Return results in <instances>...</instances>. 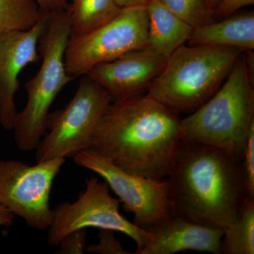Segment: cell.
<instances>
[{
	"mask_svg": "<svg viewBox=\"0 0 254 254\" xmlns=\"http://www.w3.org/2000/svg\"><path fill=\"white\" fill-rule=\"evenodd\" d=\"M183 138L180 115L146 93L112 102L91 148L125 171L163 180Z\"/></svg>",
	"mask_w": 254,
	"mask_h": 254,
	"instance_id": "1",
	"label": "cell"
},
{
	"mask_svg": "<svg viewBox=\"0 0 254 254\" xmlns=\"http://www.w3.org/2000/svg\"><path fill=\"white\" fill-rule=\"evenodd\" d=\"M168 178L173 215L223 230L249 197L240 158L185 138Z\"/></svg>",
	"mask_w": 254,
	"mask_h": 254,
	"instance_id": "2",
	"label": "cell"
},
{
	"mask_svg": "<svg viewBox=\"0 0 254 254\" xmlns=\"http://www.w3.org/2000/svg\"><path fill=\"white\" fill-rule=\"evenodd\" d=\"M253 75L243 52L216 93L182 119L184 138L221 148L242 159L254 123Z\"/></svg>",
	"mask_w": 254,
	"mask_h": 254,
	"instance_id": "3",
	"label": "cell"
},
{
	"mask_svg": "<svg viewBox=\"0 0 254 254\" xmlns=\"http://www.w3.org/2000/svg\"><path fill=\"white\" fill-rule=\"evenodd\" d=\"M243 52L184 45L167 60L146 93L178 115L193 113L216 93Z\"/></svg>",
	"mask_w": 254,
	"mask_h": 254,
	"instance_id": "4",
	"label": "cell"
},
{
	"mask_svg": "<svg viewBox=\"0 0 254 254\" xmlns=\"http://www.w3.org/2000/svg\"><path fill=\"white\" fill-rule=\"evenodd\" d=\"M70 38L67 11H48L38 51L42 64L36 74L26 83L27 102L18 112L14 128V141L21 151L36 150L47 133L50 110L60 91L73 78L65 67L64 56Z\"/></svg>",
	"mask_w": 254,
	"mask_h": 254,
	"instance_id": "5",
	"label": "cell"
},
{
	"mask_svg": "<svg viewBox=\"0 0 254 254\" xmlns=\"http://www.w3.org/2000/svg\"><path fill=\"white\" fill-rule=\"evenodd\" d=\"M63 109L50 113L46 133L36 148L37 162L69 158L91 148L100 119L113 102L106 90L87 74Z\"/></svg>",
	"mask_w": 254,
	"mask_h": 254,
	"instance_id": "6",
	"label": "cell"
},
{
	"mask_svg": "<svg viewBox=\"0 0 254 254\" xmlns=\"http://www.w3.org/2000/svg\"><path fill=\"white\" fill-rule=\"evenodd\" d=\"M148 23L147 6L124 8L101 27L69 39L64 56L68 76H83L95 65L147 48Z\"/></svg>",
	"mask_w": 254,
	"mask_h": 254,
	"instance_id": "7",
	"label": "cell"
},
{
	"mask_svg": "<svg viewBox=\"0 0 254 254\" xmlns=\"http://www.w3.org/2000/svg\"><path fill=\"white\" fill-rule=\"evenodd\" d=\"M120 200L110 193L107 182L98 177L86 180V190L73 203L64 202L53 209L47 242L58 247L69 232L87 227L122 232L134 241L138 252L151 238L152 233L128 221L120 212Z\"/></svg>",
	"mask_w": 254,
	"mask_h": 254,
	"instance_id": "8",
	"label": "cell"
},
{
	"mask_svg": "<svg viewBox=\"0 0 254 254\" xmlns=\"http://www.w3.org/2000/svg\"><path fill=\"white\" fill-rule=\"evenodd\" d=\"M73 160L107 182L125 210L133 214L137 226L149 231L173 215L168 180H152L128 173L91 148L78 152Z\"/></svg>",
	"mask_w": 254,
	"mask_h": 254,
	"instance_id": "9",
	"label": "cell"
},
{
	"mask_svg": "<svg viewBox=\"0 0 254 254\" xmlns=\"http://www.w3.org/2000/svg\"><path fill=\"white\" fill-rule=\"evenodd\" d=\"M65 163L58 158L29 165L0 160V205L35 230H48L53 220L50 197L54 180Z\"/></svg>",
	"mask_w": 254,
	"mask_h": 254,
	"instance_id": "10",
	"label": "cell"
},
{
	"mask_svg": "<svg viewBox=\"0 0 254 254\" xmlns=\"http://www.w3.org/2000/svg\"><path fill=\"white\" fill-rule=\"evenodd\" d=\"M48 11L30 29L0 34V124L12 130L17 117L15 96L19 88L20 73L39 59L40 38L46 28Z\"/></svg>",
	"mask_w": 254,
	"mask_h": 254,
	"instance_id": "11",
	"label": "cell"
},
{
	"mask_svg": "<svg viewBox=\"0 0 254 254\" xmlns=\"http://www.w3.org/2000/svg\"><path fill=\"white\" fill-rule=\"evenodd\" d=\"M166 63L165 58L145 48L95 65L86 74L117 101L147 92Z\"/></svg>",
	"mask_w": 254,
	"mask_h": 254,
	"instance_id": "12",
	"label": "cell"
},
{
	"mask_svg": "<svg viewBox=\"0 0 254 254\" xmlns=\"http://www.w3.org/2000/svg\"><path fill=\"white\" fill-rule=\"evenodd\" d=\"M149 231L151 238L136 254H174L185 251L221 254L223 229L172 215Z\"/></svg>",
	"mask_w": 254,
	"mask_h": 254,
	"instance_id": "13",
	"label": "cell"
},
{
	"mask_svg": "<svg viewBox=\"0 0 254 254\" xmlns=\"http://www.w3.org/2000/svg\"><path fill=\"white\" fill-rule=\"evenodd\" d=\"M190 46H210L254 49V11L237 12L218 21L194 28L188 40Z\"/></svg>",
	"mask_w": 254,
	"mask_h": 254,
	"instance_id": "14",
	"label": "cell"
},
{
	"mask_svg": "<svg viewBox=\"0 0 254 254\" xmlns=\"http://www.w3.org/2000/svg\"><path fill=\"white\" fill-rule=\"evenodd\" d=\"M148 9V47L168 60L188 41L193 28L160 4L151 0Z\"/></svg>",
	"mask_w": 254,
	"mask_h": 254,
	"instance_id": "15",
	"label": "cell"
},
{
	"mask_svg": "<svg viewBox=\"0 0 254 254\" xmlns=\"http://www.w3.org/2000/svg\"><path fill=\"white\" fill-rule=\"evenodd\" d=\"M115 0H73L67 11L70 38H79L98 29L121 11Z\"/></svg>",
	"mask_w": 254,
	"mask_h": 254,
	"instance_id": "16",
	"label": "cell"
},
{
	"mask_svg": "<svg viewBox=\"0 0 254 254\" xmlns=\"http://www.w3.org/2000/svg\"><path fill=\"white\" fill-rule=\"evenodd\" d=\"M221 254H254V198L247 197L237 220L224 230Z\"/></svg>",
	"mask_w": 254,
	"mask_h": 254,
	"instance_id": "17",
	"label": "cell"
},
{
	"mask_svg": "<svg viewBox=\"0 0 254 254\" xmlns=\"http://www.w3.org/2000/svg\"><path fill=\"white\" fill-rule=\"evenodd\" d=\"M41 15L36 0H0V34L30 29Z\"/></svg>",
	"mask_w": 254,
	"mask_h": 254,
	"instance_id": "18",
	"label": "cell"
},
{
	"mask_svg": "<svg viewBox=\"0 0 254 254\" xmlns=\"http://www.w3.org/2000/svg\"><path fill=\"white\" fill-rule=\"evenodd\" d=\"M193 28L215 21L205 0H157Z\"/></svg>",
	"mask_w": 254,
	"mask_h": 254,
	"instance_id": "19",
	"label": "cell"
},
{
	"mask_svg": "<svg viewBox=\"0 0 254 254\" xmlns=\"http://www.w3.org/2000/svg\"><path fill=\"white\" fill-rule=\"evenodd\" d=\"M249 197L254 198V123L252 124L246 141L242 159Z\"/></svg>",
	"mask_w": 254,
	"mask_h": 254,
	"instance_id": "20",
	"label": "cell"
},
{
	"mask_svg": "<svg viewBox=\"0 0 254 254\" xmlns=\"http://www.w3.org/2000/svg\"><path fill=\"white\" fill-rule=\"evenodd\" d=\"M99 242L88 245L86 252L88 253L100 254H129L115 237L114 231L110 230H100Z\"/></svg>",
	"mask_w": 254,
	"mask_h": 254,
	"instance_id": "21",
	"label": "cell"
},
{
	"mask_svg": "<svg viewBox=\"0 0 254 254\" xmlns=\"http://www.w3.org/2000/svg\"><path fill=\"white\" fill-rule=\"evenodd\" d=\"M87 230L79 229L68 233L59 243L58 254H83L86 248Z\"/></svg>",
	"mask_w": 254,
	"mask_h": 254,
	"instance_id": "22",
	"label": "cell"
},
{
	"mask_svg": "<svg viewBox=\"0 0 254 254\" xmlns=\"http://www.w3.org/2000/svg\"><path fill=\"white\" fill-rule=\"evenodd\" d=\"M254 4V0H222L214 11L215 18L222 19L235 14L245 6Z\"/></svg>",
	"mask_w": 254,
	"mask_h": 254,
	"instance_id": "23",
	"label": "cell"
},
{
	"mask_svg": "<svg viewBox=\"0 0 254 254\" xmlns=\"http://www.w3.org/2000/svg\"><path fill=\"white\" fill-rule=\"evenodd\" d=\"M42 10L46 11H66L69 3L67 0H36Z\"/></svg>",
	"mask_w": 254,
	"mask_h": 254,
	"instance_id": "24",
	"label": "cell"
},
{
	"mask_svg": "<svg viewBox=\"0 0 254 254\" xmlns=\"http://www.w3.org/2000/svg\"><path fill=\"white\" fill-rule=\"evenodd\" d=\"M15 215L0 205V227H9L14 224Z\"/></svg>",
	"mask_w": 254,
	"mask_h": 254,
	"instance_id": "25",
	"label": "cell"
},
{
	"mask_svg": "<svg viewBox=\"0 0 254 254\" xmlns=\"http://www.w3.org/2000/svg\"><path fill=\"white\" fill-rule=\"evenodd\" d=\"M119 7L121 9L136 6H147L151 0H115Z\"/></svg>",
	"mask_w": 254,
	"mask_h": 254,
	"instance_id": "26",
	"label": "cell"
},
{
	"mask_svg": "<svg viewBox=\"0 0 254 254\" xmlns=\"http://www.w3.org/2000/svg\"><path fill=\"white\" fill-rule=\"evenodd\" d=\"M205 1L208 5L209 9H210L212 12L214 13V11L218 7L222 0H205Z\"/></svg>",
	"mask_w": 254,
	"mask_h": 254,
	"instance_id": "27",
	"label": "cell"
}]
</instances>
